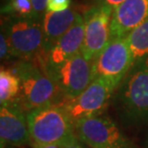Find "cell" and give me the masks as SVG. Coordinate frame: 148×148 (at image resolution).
Masks as SVG:
<instances>
[{"label": "cell", "mask_w": 148, "mask_h": 148, "mask_svg": "<svg viewBox=\"0 0 148 148\" xmlns=\"http://www.w3.org/2000/svg\"><path fill=\"white\" fill-rule=\"evenodd\" d=\"M27 119L34 143L64 146L76 138L73 123L59 103L29 112Z\"/></svg>", "instance_id": "obj_1"}, {"label": "cell", "mask_w": 148, "mask_h": 148, "mask_svg": "<svg viewBox=\"0 0 148 148\" xmlns=\"http://www.w3.org/2000/svg\"><path fill=\"white\" fill-rule=\"evenodd\" d=\"M63 148H83L81 146V144H80L78 141H77V140L75 138V140H73L72 141H70L69 143L66 144V145H64Z\"/></svg>", "instance_id": "obj_22"}, {"label": "cell", "mask_w": 148, "mask_h": 148, "mask_svg": "<svg viewBox=\"0 0 148 148\" xmlns=\"http://www.w3.org/2000/svg\"><path fill=\"white\" fill-rule=\"evenodd\" d=\"M48 0H32L33 12H32L31 18L42 20L43 16L47 11Z\"/></svg>", "instance_id": "obj_17"}, {"label": "cell", "mask_w": 148, "mask_h": 148, "mask_svg": "<svg viewBox=\"0 0 148 148\" xmlns=\"http://www.w3.org/2000/svg\"><path fill=\"white\" fill-rule=\"evenodd\" d=\"M64 99H72L81 94L93 81L92 62L82 52L56 66H42Z\"/></svg>", "instance_id": "obj_6"}, {"label": "cell", "mask_w": 148, "mask_h": 148, "mask_svg": "<svg viewBox=\"0 0 148 148\" xmlns=\"http://www.w3.org/2000/svg\"><path fill=\"white\" fill-rule=\"evenodd\" d=\"M134 64L148 57V18L126 37Z\"/></svg>", "instance_id": "obj_15"}, {"label": "cell", "mask_w": 148, "mask_h": 148, "mask_svg": "<svg viewBox=\"0 0 148 148\" xmlns=\"http://www.w3.org/2000/svg\"><path fill=\"white\" fill-rule=\"evenodd\" d=\"M117 100L128 117L134 120L148 118V57L133 64L120 83Z\"/></svg>", "instance_id": "obj_3"}, {"label": "cell", "mask_w": 148, "mask_h": 148, "mask_svg": "<svg viewBox=\"0 0 148 148\" xmlns=\"http://www.w3.org/2000/svg\"><path fill=\"white\" fill-rule=\"evenodd\" d=\"M125 0H96L97 4H104V5H108L110 7L115 9L117 6H119L121 3L124 2Z\"/></svg>", "instance_id": "obj_20"}, {"label": "cell", "mask_w": 148, "mask_h": 148, "mask_svg": "<svg viewBox=\"0 0 148 148\" xmlns=\"http://www.w3.org/2000/svg\"><path fill=\"white\" fill-rule=\"evenodd\" d=\"M34 148H63V146L58 145V144H38L33 143Z\"/></svg>", "instance_id": "obj_21"}, {"label": "cell", "mask_w": 148, "mask_h": 148, "mask_svg": "<svg viewBox=\"0 0 148 148\" xmlns=\"http://www.w3.org/2000/svg\"><path fill=\"white\" fill-rule=\"evenodd\" d=\"M0 140L2 148L25 145L31 140L27 115L16 104L0 108Z\"/></svg>", "instance_id": "obj_10"}, {"label": "cell", "mask_w": 148, "mask_h": 148, "mask_svg": "<svg viewBox=\"0 0 148 148\" xmlns=\"http://www.w3.org/2000/svg\"><path fill=\"white\" fill-rule=\"evenodd\" d=\"M20 91V80L12 70L1 67L0 70V104L7 106L16 101Z\"/></svg>", "instance_id": "obj_14"}, {"label": "cell", "mask_w": 148, "mask_h": 148, "mask_svg": "<svg viewBox=\"0 0 148 148\" xmlns=\"http://www.w3.org/2000/svg\"><path fill=\"white\" fill-rule=\"evenodd\" d=\"M114 10L108 5L96 3L83 16L85 20V38L82 53L88 61L93 62L110 41Z\"/></svg>", "instance_id": "obj_8"}, {"label": "cell", "mask_w": 148, "mask_h": 148, "mask_svg": "<svg viewBox=\"0 0 148 148\" xmlns=\"http://www.w3.org/2000/svg\"><path fill=\"white\" fill-rule=\"evenodd\" d=\"M11 57H12V53H11L10 44H9L7 36L1 30V34H0V58L3 61V60H8Z\"/></svg>", "instance_id": "obj_19"}, {"label": "cell", "mask_w": 148, "mask_h": 148, "mask_svg": "<svg viewBox=\"0 0 148 148\" xmlns=\"http://www.w3.org/2000/svg\"><path fill=\"white\" fill-rule=\"evenodd\" d=\"M148 18V0H125L114 10L111 38H126Z\"/></svg>", "instance_id": "obj_12"}, {"label": "cell", "mask_w": 148, "mask_h": 148, "mask_svg": "<svg viewBox=\"0 0 148 148\" xmlns=\"http://www.w3.org/2000/svg\"><path fill=\"white\" fill-rule=\"evenodd\" d=\"M16 74L20 80V91L16 101L22 111L28 112L45 106L57 104L60 90L44 69L28 63L20 64ZM62 94V93H61Z\"/></svg>", "instance_id": "obj_2"}, {"label": "cell", "mask_w": 148, "mask_h": 148, "mask_svg": "<svg viewBox=\"0 0 148 148\" xmlns=\"http://www.w3.org/2000/svg\"><path fill=\"white\" fill-rule=\"evenodd\" d=\"M76 135L91 148H127V140L107 116L87 117L74 123Z\"/></svg>", "instance_id": "obj_9"}, {"label": "cell", "mask_w": 148, "mask_h": 148, "mask_svg": "<svg viewBox=\"0 0 148 148\" xmlns=\"http://www.w3.org/2000/svg\"><path fill=\"white\" fill-rule=\"evenodd\" d=\"M1 30L7 36L12 57L30 59L42 53L41 20L31 17L9 16Z\"/></svg>", "instance_id": "obj_4"}, {"label": "cell", "mask_w": 148, "mask_h": 148, "mask_svg": "<svg viewBox=\"0 0 148 148\" xmlns=\"http://www.w3.org/2000/svg\"><path fill=\"white\" fill-rule=\"evenodd\" d=\"M32 0H8L1 9V14L8 16L31 17Z\"/></svg>", "instance_id": "obj_16"}, {"label": "cell", "mask_w": 148, "mask_h": 148, "mask_svg": "<svg viewBox=\"0 0 148 148\" xmlns=\"http://www.w3.org/2000/svg\"><path fill=\"white\" fill-rule=\"evenodd\" d=\"M85 38L84 16L77 14L73 25L62 36L43 59L42 66H56L82 52Z\"/></svg>", "instance_id": "obj_11"}, {"label": "cell", "mask_w": 148, "mask_h": 148, "mask_svg": "<svg viewBox=\"0 0 148 148\" xmlns=\"http://www.w3.org/2000/svg\"><path fill=\"white\" fill-rule=\"evenodd\" d=\"M133 64L134 58L127 38H112L92 62L93 79L107 80L117 88Z\"/></svg>", "instance_id": "obj_5"}, {"label": "cell", "mask_w": 148, "mask_h": 148, "mask_svg": "<svg viewBox=\"0 0 148 148\" xmlns=\"http://www.w3.org/2000/svg\"><path fill=\"white\" fill-rule=\"evenodd\" d=\"M116 87L104 79L95 78L81 94L72 99L59 103L69 115L71 122L99 115L107 106Z\"/></svg>", "instance_id": "obj_7"}, {"label": "cell", "mask_w": 148, "mask_h": 148, "mask_svg": "<svg viewBox=\"0 0 148 148\" xmlns=\"http://www.w3.org/2000/svg\"><path fill=\"white\" fill-rule=\"evenodd\" d=\"M75 10L69 8L63 12L47 11L41 20L43 31V59L62 36L73 25L77 16Z\"/></svg>", "instance_id": "obj_13"}, {"label": "cell", "mask_w": 148, "mask_h": 148, "mask_svg": "<svg viewBox=\"0 0 148 148\" xmlns=\"http://www.w3.org/2000/svg\"><path fill=\"white\" fill-rule=\"evenodd\" d=\"M70 3H71V0H48L47 11L49 12L66 11L69 8Z\"/></svg>", "instance_id": "obj_18"}]
</instances>
